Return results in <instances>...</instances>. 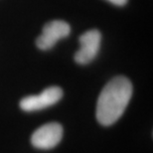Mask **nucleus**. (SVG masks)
Here are the masks:
<instances>
[{"mask_svg": "<svg viewBox=\"0 0 153 153\" xmlns=\"http://www.w3.org/2000/svg\"><path fill=\"white\" fill-rule=\"evenodd\" d=\"M132 96V85L125 76H115L102 88L97 103V118L108 126L120 118Z\"/></svg>", "mask_w": 153, "mask_h": 153, "instance_id": "obj_1", "label": "nucleus"}, {"mask_svg": "<svg viewBox=\"0 0 153 153\" xmlns=\"http://www.w3.org/2000/svg\"><path fill=\"white\" fill-rule=\"evenodd\" d=\"M63 97V91L59 87H50L45 88L41 94L28 96L21 100L20 108L24 111H41L57 103Z\"/></svg>", "mask_w": 153, "mask_h": 153, "instance_id": "obj_2", "label": "nucleus"}, {"mask_svg": "<svg viewBox=\"0 0 153 153\" xmlns=\"http://www.w3.org/2000/svg\"><path fill=\"white\" fill-rule=\"evenodd\" d=\"M102 35L99 30L93 29L85 32L79 37V50L75 55V61L81 65H87L97 57L100 47Z\"/></svg>", "mask_w": 153, "mask_h": 153, "instance_id": "obj_3", "label": "nucleus"}, {"mask_svg": "<svg viewBox=\"0 0 153 153\" xmlns=\"http://www.w3.org/2000/svg\"><path fill=\"white\" fill-rule=\"evenodd\" d=\"M62 137V125L58 122H50L34 131L31 136V143L36 148L51 149L59 144Z\"/></svg>", "mask_w": 153, "mask_h": 153, "instance_id": "obj_4", "label": "nucleus"}, {"mask_svg": "<svg viewBox=\"0 0 153 153\" xmlns=\"http://www.w3.org/2000/svg\"><path fill=\"white\" fill-rule=\"evenodd\" d=\"M70 32H71V27L65 21H51L43 27L42 34L37 38L36 44L41 50H49L53 48L60 39L67 37Z\"/></svg>", "mask_w": 153, "mask_h": 153, "instance_id": "obj_5", "label": "nucleus"}, {"mask_svg": "<svg viewBox=\"0 0 153 153\" xmlns=\"http://www.w3.org/2000/svg\"><path fill=\"white\" fill-rule=\"evenodd\" d=\"M108 1L111 2L112 4L117 6H123L127 3V0H108Z\"/></svg>", "mask_w": 153, "mask_h": 153, "instance_id": "obj_6", "label": "nucleus"}]
</instances>
